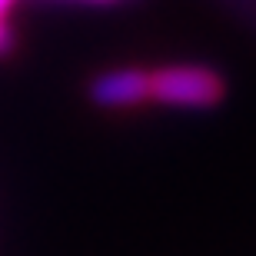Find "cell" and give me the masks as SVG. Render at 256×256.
Wrapping results in <instances>:
<instances>
[{
  "label": "cell",
  "mask_w": 256,
  "mask_h": 256,
  "mask_svg": "<svg viewBox=\"0 0 256 256\" xmlns=\"http://www.w3.org/2000/svg\"><path fill=\"white\" fill-rule=\"evenodd\" d=\"M226 84L210 66H163L150 74V96L170 106H213L223 100Z\"/></svg>",
  "instance_id": "6da1fadb"
},
{
  "label": "cell",
  "mask_w": 256,
  "mask_h": 256,
  "mask_svg": "<svg viewBox=\"0 0 256 256\" xmlns=\"http://www.w3.org/2000/svg\"><path fill=\"white\" fill-rule=\"evenodd\" d=\"M90 100L96 106H140L150 100V74L136 66H120L94 76L90 84Z\"/></svg>",
  "instance_id": "7a4b0ae2"
},
{
  "label": "cell",
  "mask_w": 256,
  "mask_h": 256,
  "mask_svg": "<svg viewBox=\"0 0 256 256\" xmlns=\"http://www.w3.org/2000/svg\"><path fill=\"white\" fill-rule=\"evenodd\" d=\"M14 50V30H10V24L4 17H0V57L4 54H10Z\"/></svg>",
  "instance_id": "3957f363"
},
{
  "label": "cell",
  "mask_w": 256,
  "mask_h": 256,
  "mask_svg": "<svg viewBox=\"0 0 256 256\" xmlns=\"http://www.w3.org/2000/svg\"><path fill=\"white\" fill-rule=\"evenodd\" d=\"M10 7H14V0H0V17H4V14H7Z\"/></svg>",
  "instance_id": "277c9868"
},
{
  "label": "cell",
  "mask_w": 256,
  "mask_h": 256,
  "mask_svg": "<svg viewBox=\"0 0 256 256\" xmlns=\"http://www.w3.org/2000/svg\"><path fill=\"white\" fill-rule=\"evenodd\" d=\"M90 4H110V0H90Z\"/></svg>",
  "instance_id": "5b68a950"
}]
</instances>
